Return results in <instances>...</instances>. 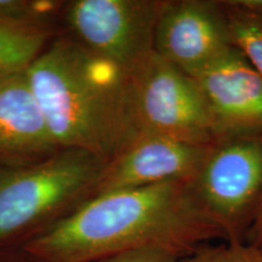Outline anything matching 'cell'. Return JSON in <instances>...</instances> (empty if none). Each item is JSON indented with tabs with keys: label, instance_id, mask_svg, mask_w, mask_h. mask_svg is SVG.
Masks as SVG:
<instances>
[{
	"label": "cell",
	"instance_id": "cell-8",
	"mask_svg": "<svg viewBox=\"0 0 262 262\" xmlns=\"http://www.w3.org/2000/svg\"><path fill=\"white\" fill-rule=\"evenodd\" d=\"M210 147L166 137H139L106 163L94 196L165 182H191Z\"/></svg>",
	"mask_w": 262,
	"mask_h": 262
},
{
	"label": "cell",
	"instance_id": "cell-5",
	"mask_svg": "<svg viewBox=\"0 0 262 262\" xmlns=\"http://www.w3.org/2000/svg\"><path fill=\"white\" fill-rule=\"evenodd\" d=\"M165 0H73L61 21L68 37L91 55L129 74L155 52Z\"/></svg>",
	"mask_w": 262,
	"mask_h": 262
},
{
	"label": "cell",
	"instance_id": "cell-18",
	"mask_svg": "<svg viewBox=\"0 0 262 262\" xmlns=\"http://www.w3.org/2000/svg\"><path fill=\"white\" fill-rule=\"evenodd\" d=\"M258 249H260V250H261V253H262V245H261V247H260V248H258Z\"/></svg>",
	"mask_w": 262,
	"mask_h": 262
},
{
	"label": "cell",
	"instance_id": "cell-1",
	"mask_svg": "<svg viewBox=\"0 0 262 262\" xmlns=\"http://www.w3.org/2000/svg\"><path fill=\"white\" fill-rule=\"evenodd\" d=\"M225 229L199 204L191 182L175 181L104 193L27 239L31 262H94L145 247L183 255Z\"/></svg>",
	"mask_w": 262,
	"mask_h": 262
},
{
	"label": "cell",
	"instance_id": "cell-3",
	"mask_svg": "<svg viewBox=\"0 0 262 262\" xmlns=\"http://www.w3.org/2000/svg\"><path fill=\"white\" fill-rule=\"evenodd\" d=\"M106 162L61 149L35 162L0 164V247L40 233L94 196Z\"/></svg>",
	"mask_w": 262,
	"mask_h": 262
},
{
	"label": "cell",
	"instance_id": "cell-4",
	"mask_svg": "<svg viewBox=\"0 0 262 262\" xmlns=\"http://www.w3.org/2000/svg\"><path fill=\"white\" fill-rule=\"evenodd\" d=\"M126 110L133 141L158 136L194 145L216 142L195 80L156 51L126 75Z\"/></svg>",
	"mask_w": 262,
	"mask_h": 262
},
{
	"label": "cell",
	"instance_id": "cell-10",
	"mask_svg": "<svg viewBox=\"0 0 262 262\" xmlns=\"http://www.w3.org/2000/svg\"><path fill=\"white\" fill-rule=\"evenodd\" d=\"M27 68L0 73V164H24L58 152Z\"/></svg>",
	"mask_w": 262,
	"mask_h": 262
},
{
	"label": "cell",
	"instance_id": "cell-13",
	"mask_svg": "<svg viewBox=\"0 0 262 262\" xmlns=\"http://www.w3.org/2000/svg\"><path fill=\"white\" fill-rule=\"evenodd\" d=\"M49 39L0 26V73L28 67L47 48Z\"/></svg>",
	"mask_w": 262,
	"mask_h": 262
},
{
	"label": "cell",
	"instance_id": "cell-17",
	"mask_svg": "<svg viewBox=\"0 0 262 262\" xmlns=\"http://www.w3.org/2000/svg\"><path fill=\"white\" fill-rule=\"evenodd\" d=\"M0 262H24V261H18L17 258H14V257L9 256V255L0 253Z\"/></svg>",
	"mask_w": 262,
	"mask_h": 262
},
{
	"label": "cell",
	"instance_id": "cell-2",
	"mask_svg": "<svg viewBox=\"0 0 262 262\" xmlns=\"http://www.w3.org/2000/svg\"><path fill=\"white\" fill-rule=\"evenodd\" d=\"M58 149H80L110 162L133 142L126 74L70 37L52 40L27 68Z\"/></svg>",
	"mask_w": 262,
	"mask_h": 262
},
{
	"label": "cell",
	"instance_id": "cell-7",
	"mask_svg": "<svg viewBox=\"0 0 262 262\" xmlns=\"http://www.w3.org/2000/svg\"><path fill=\"white\" fill-rule=\"evenodd\" d=\"M233 49L222 2L165 0L155 51L170 64L194 77Z\"/></svg>",
	"mask_w": 262,
	"mask_h": 262
},
{
	"label": "cell",
	"instance_id": "cell-15",
	"mask_svg": "<svg viewBox=\"0 0 262 262\" xmlns=\"http://www.w3.org/2000/svg\"><path fill=\"white\" fill-rule=\"evenodd\" d=\"M182 253L165 247H145L111 255L94 262H179Z\"/></svg>",
	"mask_w": 262,
	"mask_h": 262
},
{
	"label": "cell",
	"instance_id": "cell-9",
	"mask_svg": "<svg viewBox=\"0 0 262 262\" xmlns=\"http://www.w3.org/2000/svg\"><path fill=\"white\" fill-rule=\"evenodd\" d=\"M192 78L204 97L216 141L262 134V77L237 49Z\"/></svg>",
	"mask_w": 262,
	"mask_h": 262
},
{
	"label": "cell",
	"instance_id": "cell-16",
	"mask_svg": "<svg viewBox=\"0 0 262 262\" xmlns=\"http://www.w3.org/2000/svg\"><path fill=\"white\" fill-rule=\"evenodd\" d=\"M245 241H247V244L256 248H260L262 245V198L245 233Z\"/></svg>",
	"mask_w": 262,
	"mask_h": 262
},
{
	"label": "cell",
	"instance_id": "cell-6",
	"mask_svg": "<svg viewBox=\"0 0 262 262\" xmlns=\"http://www.w3.org/2000/svg\"><path fill=\"white\" fill-rule=\"evenodd\" d=\"M191 185L228 242L242 241L262 198V134L216 141Z\"/></svg>",
	"mask_w": 262,
	"mask_h": 262
},
{
	"label": "cell",
	"instance_id": "cell-12",
	"mask_svg": "<svg viewBox=\"0 0 262 262\" xmlns=\"http://www.w3.org/2000/svg\"><path fill=\"white\" fill-rule=\"evenodd\" d=\"M232 45L262 77V12L242 6L237 0L222 2Z\"/></svg>",
	"mask_w": 262,
	"mask_h": 262
},
{
	"label": "cell",
	"instance_id": "cell-14",
	"mask_svg": "<svg viewBox=\"0 0 262 262\" xmlns=\"http://www.w3.org/2000/svg\"><path fill=\"white\" fill-rule=\"evenodd\" d=\"M179 262H262V253L256 247L233 241L228 245L194 251L191 257Z\"/></svg>",
	"mask_w": 262,
	"mask_h": 262
},
{
	"label": "cell",
	"instance_id": "cell-11",
	"mask_svg": "<svg viewBox=\"0 0 262 262\" xmlns=\"http://www.w3.org/2000/svg\"><path fill=\"white\" fill-rule=\"evenodd\" d=\"M66 2L0 0V26L27 34L51 37Z\"/></svg>",
	"mask_w": 262,
	"mask_h": 262
}]
</instances>
